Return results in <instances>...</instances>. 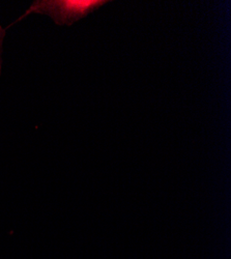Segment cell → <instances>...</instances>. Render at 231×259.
Segmentation results:
<instances>
[{
  "instance_id": "2",
  "label": "cell",
  "mask_w": 231,
  "mask_h": 259,
  "mask_svg": "<svg viewBox=\"0 0 231 259\" xmlns=\"http://www.w3.org/2000/svg\"><path fill=\"white\" fill-rule=\"evenodd\" d=\"M7 28H4L0 25V76H2V70H3V48H4V40L6 37Z\"/></svg>"
},
{
  "instance_id": "1",
  "label": "cell",
  "mask_w": 231,
  "mask_h": 259,
  "mask_svg": "<svg viewBox=\"0 0 231 259\" xmlns=\"http://www.w3.org/2000/svg\"><path fill=\"white\" fill-rule=\"evenodd\" d=\"M108 3L107 0H35L11 26L31 14L46 15L59 26H72Z\"/></svg>"
}]
</instances>
